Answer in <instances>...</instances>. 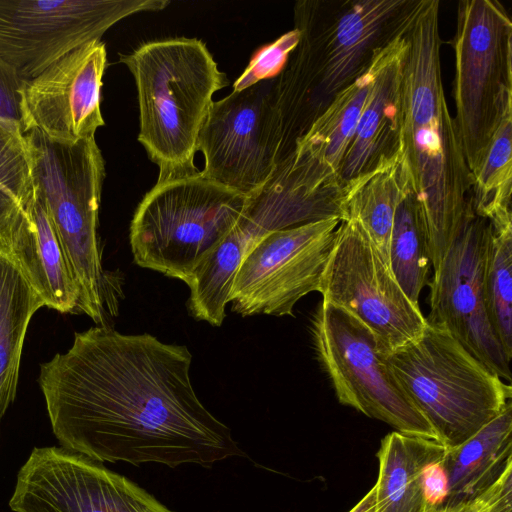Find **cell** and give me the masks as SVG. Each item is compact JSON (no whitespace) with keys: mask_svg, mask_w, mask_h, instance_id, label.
<instances>
[{"mask_svg":"<svg viewBox=\"0 0 512 512\" xmlns=\"http://www.w3.org/2000/svg\"><path fill=\"white\" fill-rule=\"evenodd\" d=\"M34 188L42 197L79 291L78 314L98 325L118 314L121 282L102 265L98 217L105 162L95 137L60 143L24 133Z\"/></svg>","mask_w":512,"mask_h":512,"instance_id":"4","label":"cell"},{"mask_svg":"<svg viewBox=\"0 0 512 512\" xmlns=\"http://www.w3.org/2000/svg\"><path fill=\"white\" fill-rule=\"evenodd\" d=\"M280 144L272 79L232 90L213 101L199 132L196 150L205 159L200 174L250 198L275 173Z\"/></svg>","mask_w":512,"mask_h":512,"instance_id":"13","label":"cell"},{"mask_svg":"<svg viewBox=\"0 0 512 512\" xmlns=\"http://www.w3.org/2000/svg\"><path fill=\"white\" fill-rule=\"evenodd\" d=\"M24 82L16 70L0 58V120L19 127L21 131V90Z\"/></svg>","mask_w":512,"mask_h":512,"instance_id":"29","label":"cell"},{"mask_svg":"<svg viewBox=\"0 0 512 512\" xmlns=\"http://www.w3.org/2000/svg\"><path fill=\"white\" fill-rule=\"evenodd\" d=\"M490 223V222H489ZM483 272V295L493 333L512 358V222L491 224Z\"/></svg>","mask_w":512,"mask_h":512,"instance_id":"26","label":"cell"},{"mask_svg":"<svg viewBox=\"0 0 512 512\" xmlns=\"http://www.w3.org/2000/svg\"><path fill=\"white\" fill-rule=\"evenodd\" d=\"M107 66L104 42L93 40L65 54L22 90V132L36 129L60 143L95 137L105 122L102 78Z\"/></svg>","mask_w":512,"mask_h":512,"instance_id":"16","label":"cell"},{"mask_svg":"<svg viewBox=\"0 0 512 512\" xmlns=\"http://www.w3.org/2000/svg\"><path fill=\"white\" fill-rule=\"evenodd\" d=\"M14 512H173L98 461L58 447H36L9 500Z\"/></svg>","mask_w":512,"mask_h":512,"instance_id":"14","label":"cell"},{"mask_svg":"<svg viewBox=\"0 0 512 512\" xmlns=\"http://www.w3.org/2000/svg\"><path fill=\"white\" fill-rule=\"evenodd\" d=\"M192 355L108 325L77 332L40 366L38 382L63 448L98 462L210 466L242 455L190 379Z\"/></svg>","mask_w":512,"mask_h":512,"instance_id":"1","label":"cell"},{"mask_svg":"<svg viewBox=\"0 0 512 512\" xmlns=\"http://www.w3.org/2000/svg\"><path fill=\"white\" fill-rule=\"evenodd\" d=\"M167 0H0V58L28 81L120 20Z\"/></svg>","mask_w":512,"mask_h":512,"instance_id":"11","label":"cell"},{"mask_svg":"<svg viewBox=\"0 0 512 512\" xmlns=\"http://www.w3.org/2000/svg\"><path fill=\"white\" fill-rule=\"evenodd\" d=\"M34 196L29 149L21 129L0 120V244Z\"/></svg>","mask_w":512,"mask_h":512,"instance_id":"27","label":"cell"},{"mask_svg":"<svg viewBox=\"0 0 512 512\" xmlns=\"http://www.w3.org/2000/svg\"><path fill=\"white\" fill-rule=\"evenodd\" d=\"M25 274L44 306L78 314L79 291L46 205L34 196L2 244Z\"/></svg>","mask_w":512,"mask_h":512,"instance_id":"18","label":"cell"},{"mask_svg":"<svg viewBox=\"0 0 512 512\" xmlns=\"http://www.w3.org/2000/svg\"><path fill=\"white\" fill-rule=\"evenodd\" d=\"M442 465L447 478L443 506L478 497L512 466V401L471 438L446 448Z\"/></svg>","mask_w":512,"mask_h":512,"instance_id":"21","label":"cell"},{"mask_svg":"<svg viewBox=\"0 0 512 512\" xmlns=\"http://www.w3.org/2000/svg\"><path fill=\"white\" fill-rule=\"evenodd\" d=\"M505 472L478 497L456 505L442 506L437 512H512L510 503L502 493Z\"/></svg>","mask_w":512,"mask_h":512,"instance_id":"30","label":"cell"},{"mask_svg":"<svg viewBox=\"0 0 512 512\" xmlns=\"http://www.w3.org/2000/svg\"><path fill=\"white\" fill-rule=\"evenodd\" d=\"M389 260L397 283L410 301L419 306V295L427 284L431 261L419 206L407 178L396 207Z\"/></svg>","mask_w":512,"mask_h":512,"instance_id":"24","label":"cell"},{"mask_svg":"<svg viewBox=\"0 0 512 512\" xmlns=\"http://www.w3.org/2000/svg\"><path fill=\"white\" fill-rule=\"evenodd\" d=\"M318 292L322 302L369 329L387 355L420 338L427 324L366 233L350 219L339 223Z\"/></svg>","mask_w":512,"mask_h":512,"instance_id":"10","label":"cell"},{"mask_svg":"<svg viewBox=\"0 0 512 512\" xmlns=\"http://www.w3.org/2000/svg\"><path fill=\"white\" fill-rule=\"evenodd\" d=\"M491 227L471 215L429 283L426 322L446 329L473 357L510 382V361L496 339L486 313L483 272Z\"/></svg>","mask_w":512,"mask_h":512,"instance_id":"15","label":"cell"},{"mask_svg":"<svg viewBox=\"0 0 512 512\" xmlns=\"http://www.w3.org/2000/svg\"><path fill=\"white\" fill-rule=\"evenodd\" d=\"M348 512H377L375 485Z\"/></svg>","mask_w":512,"mask_h":512,"instance_id":"31","label":"cell"},{"mask_svg":"<svg viewBox=\"0 0 512 512\" xmlns=\"http://www.w3.org/2000/svg\"><path fill=\"white\" fill-rule=\"evenodd\" d=\"M312 334L319 362L342 405L399 433L436 440L432 426L399 383L388 355L369 329L322 302L313 318Z\"/></svg>","mask_w":512,"mask_h":512,"instance_id":"9","label":"cell"},{"mask_svg":"<svg viewBox=\"0 0 512 512\" xmlns=\"http://www.w3.org/2000/svg\"><path fill=\"white\" fill-rule=\"evenodd\" d=\"M438 0H422L406 31L399 113V161L419 206L436 269L463 231L472 175L445 98Z\"/></svg>","mask_w":512,"mask_h":512,"instance_id":"2","label":"cell"},{"mask_svg":"<svg viewBox=\"0 0 512 512\" xmlns=\"http://www.w3.org/2000/svg\"><path fill=\"white\" fill-rule=\"evenodd\" d=\"M387 361L445 448L464 443L512 401V388L446 329L427 323Z\"/></svg>","mask_w":512,"mask_h":512,"instance_id":"5","label":"cell"},{"mask_svg":"<svg viewBox=\"0 0 512 512\" xmlns=\"http://www.w3.org/2000/svg\"><path fill=\"white\" fill-rule=\"evenodd\" d=\"M248 201L200 172L156 182L130 224L135 263L185 282L234 228Z\"/></svg>","mask_w":512,"mask_h":512,"instance_id":"6","label":"cell"},{"mask_svg":"<svg viewBox=\"0 0 512 512\" xmlns=\"http://www.w3.org/2000/svg\"><path fill=\"white\" fill-rule=\"evenodd\" d=\"M373 77L372 62L364 74L335 95L297 143L290 159L312 192L341 191L338 182L342 162L370 94Z\"/></svg>","mask_w":512,"mask_h":512,"instance_id":"19","label":"cell"},{"mask_svg":"<svg viewBox=\"0 0 512 512\" xmlns=\"http://www.w3.org/2000/svg\"><path fill=\"white\" fill-rule=\"evenodd\" d=\"M120 62L135 79L138 141L159 168L157 182L198 174L199 132L213 95L228 85L206 44L187 37L149 41L121 54Z\"/></svg>","mask_w":512,"mask_h":512,"instance_id":"3","label":"cell"},{"mask_svg":"<svg viewBox=\"0 0 512 512\" xmlns=\"http://www.w3.org/2000/svg\"><path fill=\"white\" fill-rule=\"evenodd\" d=\"M422 0L298 1L294 28L323 110L413 20Z\"/></svg>","mask_w":512,"mask_h":512,"instance_id":"8","label":"cell"},{"mask_svg":"<svg viewBox=\"0 0 512 512\" xmlns=\"http://www.w3.org/2000/svg\"><path fill=\"white\" fill-rule=\"evenodd\" d=\"M512 21L497 0H461L457 7L453 97L467 166L479 167L490 141L512 113Z\"/></svg>","mask_w":512,"mask_h":512,"instance_id":"7","label":"cell"},{"mask_svg":"<svg viewBox=\"0 0 512 512\" xmlns=\"http://www.w3.org/2000/svg\"><path fill=\"white\" fill-rule=\"evenodd\" d=\"M446 448L434 439L397 431L387 434L377 452V512H437L428 500L425 474L443 459Z\"/></svg>","mask_w":512,"mask_h":512,"instance_id":"20","label":"cell"},{"mask_svg":"<svg viewBox=\"0 0 512 512\" xmlns=\"http://www.w3.org/2000/svg\"><path fill=\"white\" fill-rule=\"evenodd\" d=\"M340 221L331 217L264 235L233 278L231 310L242 316H293L302 297L319 291Z\"/></svg>","mask_w":512,"mask_h":512,"instance_id":"12","label":"cell"},{"mask_svg":"<svg viewBox=\"0 0 512 512\" xmlns=\"http://www.w3.org/2000/svg\"><path fill=\"white\" fill-rule=\"evenodd\" d=\"M512 113L504 117L472 173L471 207L492 224L512 221Z\"/></svg>","mask_w":512,"mask_h":512,"instance_id":"25","label":"cell"},{"mask_svg":"<svg viewBox=\"0 0 512 512\" xmlns=\"http://www.w3.org/2000/svg\"><path fill=\"white\" fill-rule=\"evenodd\" d=\"M405 180L397 157L342 189V220L357 222L389 267L390 237Z\"/></svg>","mask_w":512,"mask_h":512,"instance_id":"23","label":"cell"},{"mask_svg":"<svg viewBox=\"0 0 512 512\" xmlns=\"http://www.w3.org/2000/svg\"><path fill=\"white\" fill-rule=\"evenodd\" d=\"M299 37V31L293 28L275 41L258 49L244 72L233 83V90L240 91L260 81L275 78L296 47Z\"/></svg>","mask_w":512,"mask_h":512,"instance_id":"28","label":"cell"},{"mask_svg":"<svg viewBox=\"0 0 512 512\" xmlns=\"http://www.w3.org/2000/svg\"><path fill=\"white\" fill-rule=\"evenodd\" d=\"M44 303L0 244V418L14 401L29 323Z\"/></svg>","mask_w":512,"mask_h":512,"instance_id":"22","label":"cell"},{"mask_svg":"<svg viewBox=\"0 0 512 512\" xmlns=\"http://www.w3.org/2000/svg\"><path fill=\"white\" fill-rule=\"evenodd\" d=\"M408 27L374 58L371 91L339 174L341 191L355 179L399 157L401 70Z\"/></svg>","mask_w":512,"mask_h":512,"instance_id":"17","label":"cell"}]
</instances>
